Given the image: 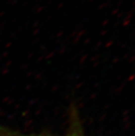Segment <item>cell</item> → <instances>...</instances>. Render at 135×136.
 <instances>
[{
    "label": "cell",
    "instance_id": "6da1fadb",
    "mask_svg": "<svg viewBox=\"0 0 135 136\" xmlns=\"http://www.w3.org/2000/svg\"><path fill=\"white\" fill-rule=\"evenodd\" d=\"M0 136H88L76 108H72L68 127L64 132L53 134L48 132L23 131L0 123Z\"/></svg>",
    "mask_w": 135,
    "mask_h": 136
}]
</instances>
